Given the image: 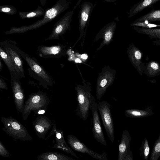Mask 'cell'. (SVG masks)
I'll return each instance as SVG.
<instances>
[{
	"label": "cell",
	"instance_id": "cell-22",
	"mask_svg": "<svg viewBox=\"0 0 160 160\" xmlns=\"http://www.w3.org/2000/svg\"><path fill=\"white\" fill-rule=\"evenodd\" d=\"M150 147L148 142L146 138L142 141L139 148L140 153L144 160H148L150 153Z\"/></svg>",
	"mask_w": 160,
	"mask_h": 160
},
{
	"label": "cell",
	"instance_id": "cell-16",
	"mask_svg": "<svg viewBox=\"0 0 160 160\" xmlns=\"http://www.w3.org/2000/svg\"><path fill=\"white\" fill-rule=\"evenodd\" d=\"M154 112L151 106L142 109H130L125 110V116L131 118H142L152 115Z\"/></svg>",
	"mask_w": 160,
	"mask_h": 160
},
{
	"label": "cell",
	"instance_id": "cell-9",
	"mask_svg": "<svg viewBox=\"0 0 160 160\" xmlns=\"http://www.w3.org/2000/svg\"><path fill=\"white\" fill-rule=\"evenodd\" d=\"M92 117V132L94 138L102 145L106 146L107 143L104 136L98 113L97 102L95 98L90 108Z\"/></svg>",
	"mask_w": 160,
	"mask_h": 160
},
{
	"label": "cell",
	"instance_id": "cell-10",
	"mask_svg": "<svg viewBox=\"0 0 160 160\" xmlns=\"http://www.w3.org/2000/svg\"><path fill=\"white\" fill-rule=\"evenodd\" d=\"M38 51L40 57L44 58H60L65 56L67 52L66 46L60 43L50 46L40 45Z\"/></svg>",
	"mask_w": 160,
	"mask_h": 160
},
{
	"label": "cell",
	"instance_id": "cell-4",
	"mask_svg": "<svg viewBox=\"0 0 160 160\" xmlns=\"http://www.w3.org/2000/svg\"><path fill=\"white\" fill-rule=\"evenodd\" d=\"M1 121L4 126L2 130L10 137L24 141L32 140V138L26 128L16 119L11 116L2 117Z\"/></svg>",
	"mask_w": 160,
	"mask_h": 160
},
{
	"label": "cell",
	"instance_id": "cell-29",
	"mask_svg": "<svg viewBox=\"0 0 160 160\" xmlns=\"http://www.w3.org/2000/svg\"><path fill=\"white\" fill-rule=\"evenodd\" d=\"M7 90L8 88L6 83L2 79L0 78V89Z\"/></svg>",
	"mask_w": 160,
	"mask_h": 160
},
{
	"label": "cell",
	"instance_id": "cell-31",
	"mask_svg": "<svg viewBox=\"0 0 160 160\" xmlns=\"http://www.w3.org/2000/svg\"><path fill=\"white\" fill-rule=\"evenodd\" d=\"M151 66L154 70H157L158 68V64L154 62H153L151 63Z\"/></svg>",
	"mask_w": 160,
	"mask_h": 160
},
{
	"label": "cell",
	"instance_id": "cell-30",
	"mask_svg": "<svg viewBox=\"0 0 160 160\" xmlns=\"http://www.w3.org/2000/svg\"><path fill=\"white\" fill-rule=\"evenodd\" d=\"M135 55L136 58L138 59H140L141 57V54L139 51H136L135 52Z\"/></svg>",
	"mask_w": 160,
	"mask_h": 160
},
{
	"label": "cell",
	"instance_id": "cell-1",
	"mask_svg": "<svg viewBox=\"0 0 160 160\" xmlns=\"http://www.w3.org/2000/svg\"><path fill=\"white\" fill-rule=\"evenodd\" d=\"M79 72L83 85L76 84L75 87L78 102L77 111L79 117L85 121L88 117L92 101L95 98L91 93L90 83L86 82L80 71Z\"/></svg>",
	"mask_w": 160,
	"mask_h": 160
},
{
	"label": "cell",
	"instance_id": "cell-28",
	"mask_svg": "<svg viewBox=\"0 0 160 160\" xmlns=\"http://www.w3.org/2000/svg\"><path fill=\"white\" fill-rule=\"evenodd\" d=\"M0 155L6 158L11 156L10 153L9 152L5 147L0 141Z\"/></svg>",
	"mask_w": 160,
	"mask_h": 160
},
{
	"label": "cell",
	"instance_id": "cell-35",
	"mask_svg": "<svg viewBox=\"0 0 160 160\" xmlns=\"http://www.w3.org/2000/svg\"><path fill=\"white\" fill-rule=\"evenodd\" d=\"M105 0L106 1H108V2H112V1H114L115 0Z\"/></svg>",
	"mask_w": 160,
	"mask_h": 160
},
{
	"label": "cell",
	"instance_id": "cell-3",
	"mask_svg": "<svg viewBox=\"0 0 160 160\" xmlns=\"http://www.w3.org/2000/svg\"><path fill=\"white\" fill-rule=\"evenodd\" d=\"M50 102L47 93L39 91L30 95L24 104L22 112L23 119L26 120L32 111L35 113L41 109L47 110Z\"/></svg>",
	"mask_w": 160,
	"mask_h": 160
},
{
	"label": "cell",
	"instance_id": "cell-34",
	"mask_svg": "<svg viewBox=\"0 0 160 160\" xmlns=\"http://www.w3.org/2000/svg\"><path fill=\"white\" fill-rule=\"evenodd\" d=\"M2 63L1 61L0 58V72L2 70Z\"/></svg>",
	"mask_w": 160,
	"mask_h": 160
},
{
	"label": "cell",
	"instance_id": "cell-12",
	"mask_svg": "<svg viewBox=\"0 0 160 160\" xmlns=\"http://www.w3.org/2000/svg\"><path fill=\"white\" fill-rule=\"evenodd\" d=\"M131 140L128 131L126 129L123 130L118 146V160H133L132 152L130 148Z\"/></svg>",
	"mask_w": 160,
	"mask_h": 160
},
{
	"label": "cell",
	"instance_id": "cell-8",
	"mask_svg": "<svg viewBox=\"0 0 160 160\" xmlns=\"http://www.w3.org/2000/svg\"><path fill=\"white\" fill-rule=\"evenodd\" d=\"M68 142L71 148L74 151L81 153H87L93 158L99 160H108L107 154L103 152L99 154L90 149L76 136L72 134L67 136Z\"/></svg>",
	"mask_w": 160,
	"mask_h": 160
},
{
	"label": "cell",
	"instance_id": "cell-23",
	"mask_svg": "<svg viewBox=\"0 0 160 160\" xmlns=\"http://www.w3.org/2000/svg\"><path fill=\"white\" fill-rule=\"evenodd\" d=\"M160 0H143L139 3L134 8L133 11L134 14L139 12L144 9L152 5Z\"/></svg>",
	"mask_w": 160,
	"mask_h": 160
},
{
	"label": "cell",
	"instance_id": "cell-5",
	"mask_svg": "<svg viewBox=\"0 0 160 160\" xmlns=\"http://www.w3.org/2000/svg\"><path fill=\"white\" fill-rule=\"evenodd\" d=\"M23 54L24 59L35 74L36 79L39 82V84L47 90L49 87L52 86L54 84L53 78L37 59L25 53Z\"/></svg>",
	"mask_w": 160,
	"mask_h": 160
},
{
	"label": "cell",
	"instance_id": "cell-25",
	"mask_svg": "<svg viewBox=\"0 0 160 160\" xmlns=\"http://www.w3.org/2000/svg\"><path fill=\"white\" fill-rule=\"evenodd\" d=\"M0 12L10 15L16 14L17 10L15 7L12 5L0 6Z\"/></svg>",
	"mask_w": 160,
	"mask_h": 160
},
{
	"label": "cell",
	"instance_id": "cell-2",
	"mask_svg": "<svg viewBox=\"0 0 160 160\" xmlns=\"http://www.w3.org/2000/svg\"><path fill=\"white\" fill-rule=\"evenodd\" d=\"M71 3V0H58L52 7L45 10L43 17L42 19L31 25L21 27V31L24 32L29 30L37 29L51 22L68 9Z\"/></svg>",
	"mask_w": 160,
	"mask_h": 160
},
{
	"label": "cell",
	"instance_id": "cell-32",
	"mask_svg": "<svg viewBox=\"0 0 160 160\" xmlns=\"http://www.w3.org/2000/svg\"><path fill=\"white\" fill-rule=\"evenodd\" d=\"M107 83V81L105 79H102L100 83L101 87L103 88L105 87Z\"/></svg>",
	"mask_w": 160,
	"mask_h": 160
},
{
	"label": "cell",
	"instance_id": "cell-14",
	"mask_svg": "<svg viewBox=\"0 0 160 160\" xmlns=\"http://www.w3.org/2000/svg\"><path fill=\"white\" fill-rule=\"evenodd\" d=\"M12 89L16 109L18 111L22 113L24 105L23 90L20 84L16 81L12 83Z\"/></svg>",
	"mask_w": 160,
	"mask_h": 160
},
{
	"label": "cell",
	"instance_id": "cell-6",
	"mask_svg": "<svg viewBox=\"0 0 160 160\" xmlns=\"http://www.w3.org/2000/svg\"><path fill=\"white\" fill-rule=\"evenodd\" d=\"M98 110L107 135L112 143L115 139V131L112 117L111 112V105L106 101L97 103Z\"/></svg>",
	"mask_w": 160,
	"mask_h": 160
},
{
	"label": "cell",
	"instance_id": "cell-24",
	"mask_svg": "<svg viewBox=\"0 0 160 160\" xmlns=\"http://www.w3.org/2000/svg\"><path fill=\"white\" fill-rule=\"evenodd\" d=\"M160 157V134L155 142L151 154L150 160H158Z\"/></svg>",
	"mask_w": 160,
	"mask_h": 160
},
{
	"label": "cell",
	"instance_id": "cell-27",
	"mask_svg": "<svg viewBox=\"0 0 160 160\" xmlns=\"http://www.w3.org/2000/svg\"><path fill=\"white\" fill-rule=\"evenodd\" d=\"M115 25H112L109 26L105 34V39L107 41H109L111 39L112 35V30Z\"/></svg>",
	"mask_w": 160,
	"mask_h": 160
},
{
	"label": "cell",
	"instance_id": "cell-21",
	"mask_svg": "<svg viewBox=\"0 0 160 160\" xmlns=\"http://www.w3.org/2000/svg\"><path fill=\"white\" fill-rule=\"evenodd\" d=\"M0 56L6 64L10 71L12 72L16 71L14 63L11 57L8 55L0 46Z\"/></svg>",
	"mask_w": 160,
	"mask_h": 160
},
{
	"label": "cell",
	"instance_id": "cell-15",
	"mask_svg": "<svg viewBox=\"0 0 160 160\" xmlns=\"http://www.w3.org/2000/svg\"><path fill=\"white\" fill-rule=\"evenodd\" d=\"M55 134L56 142L52 147L53 148L60 149L64 152L78 158V157L72 149L68 146L65 142L63 131L57 129Z\"/></svg>",
	"mask_w": 160,
	"mask_h": 160
},
{
	"label": "cell",
	"instance_id": "cell-26",
	"mask_svg": "<svg viewBox=\"0 0 160 160\" xmlns=\"http://www.w3.org/2000/svg\"><path fill=\"white\" fill-rule=\"evenodd\" d=\"M131 25L134 26H138L144 27L145 28H151L157 27H160V25L154 24L149 23L147 21H144V22H134L131 24Z\"/></svg>",
	"mask_w": 160,
	"mask_h": 160
},
{
	"label": "cell",
	"instance_id": "cell-19",
	"mask_svg": "<svg viewBox=\"0 0 160 160\" xmlns=\"http://www.w3.org/2000/svg\"><path fill=\"white\" fill-rule=\"evenodd\" d=\"M45 12L41 6H38L36 9L27 12H19L18 15L22 19L38 18L43 16Z\"/></svg>",
	"mask_w": 160,
	"mask_h": 160
},
{
	"label": "cell",
	"instance_id": "cell-33",
	"mask_svg": "<svg viewBox=\"0 0 160 160\" xmlns=\"http://www.w3.org/2000/svg\"><path fill=\"white\" fill-rule=\"evenodd\" d=\"M47 0H40V3L42 6H44L46 3Z\"/></svg>",
	"mask_w": 160,
	"mask_h": 160
},
{
	"label": "cell",
	"instance_id": "cell-11",
	"mask_svg": "<svg viewBox=\"0 0 160 160\" xmlns=\"http://www.w3.org/2000/svg\"><path fill=\"white\" fill-rule=\"evenodd\" d=\"M92 8V5L89 2H85L82 4L78 16L80 36L72 48L74 47L78 42L84 36Z\"/></svg>",
	"mask_w": 160,
	"mask_h": 160
},
{
	"label": "cell",
	"instance_id": "cell-20",
	"mask_svg": "<svg viewBox=\"0 0 160 160\" xmlns=\"http://www.w3.org/2000/svg\"><path fill=\"white\" fill-rule=\"evenodd\" d=\"M160 20V10L152 11L148 13L139 18L135 22L147 21L148 22L159 21Z\"/></svg>",
	"mask_w": 160,
	"mask_h": 160
},
{
	"label": "cell",
	"instance_id": "cell-18",
	"mask_svg": "<svg viewBox=\"0 0 160 160\" xmlns=\"http://www.w3.org/2000/svg\"><path fill=\"white\" fill-rule=\"evenodd\" d=\"M5 50L8 55L11 57L14 63L16 71L23 74L24 69L22 62L17 52L10 48H6Z\"/></svg>",
	"mask_w": 160,
	"mask_h": 160
},
{
	"label": "cell",
	"instance_id": "cell-13",
	"mask_svg": "<svg viewBox=\"0 0 160 160\" xmlns=\"http://www.w3.org/2000/svg\"><path fill=\"white\" fill-rule=\"evenodd\" d=\"M54 124L48 118L43 115L38 116L32 122L37 136L42 139H45L46 134Z\"/></svg>",
	"mask_w": 160,
	"mask_h": 160
},
{
	"label": "cell",
	"instance_id": "cell-17",
	"mask_svg": "<svg viewBox=\"0 0 160 160\" xmlns=\"http://www.w3.org/2000/svg\"><path fill=\"white\" fill-rule=\"evenodd\" d=\"M38 160H75L70 157L59 152H43L37 157Z\"/></svg>",
	"mask_w": 160,
	"mask_h": 160
},
{
	"label": "cell",
	"instance_id": "cell-7",
	"mask_svg": "<svg viewBox=\"0 0 160 160\" xmlns=\"http://www.w3.org/2000/svg\"><path fill=\"white\" fill-rule=\"evenodd\" d=\"M74 14L73 10L67 12L54 25L53 28L49 36L44 41L59 39V37L67 30H71L70 23Z\"/></svg>",
	"mask_w": 160,
	"mask_h": 160
}]
</instances>
